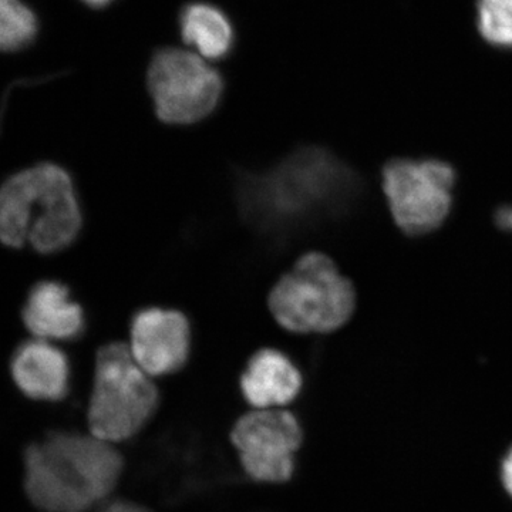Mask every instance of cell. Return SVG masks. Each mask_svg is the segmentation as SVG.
Here are the masks:
<instances>
[{
    "mask_svg": "<svg viewBox=\"0 0 512 512\" xmlns=\"http://www.w3.org/2000/svg\"><path fill=\"white\" fill-rule=\"evenodd\" d=\"M357 194L353 171L328 150L302 147L268 170L235 180L239 214L262 237L288 241L348 211Z\"/></svg>",
    "mask_w": 512,
    "mask_h": 512,
    "instance_id": "1",
    "label": "cell"
},
{
    "mask_svg": "<svg viewBox=\"0 0 512 512\" xmlns=\"http://www.w3.org/2000/svg\"><path fill=\"white\" fill-rule=\"evenodd\" d=\"M123 460L107 441L52 433L25 453V490L46 512H86L109 497Z\"/></svg>",
    "mask_w": 512,
    "mask_h": 512,
    "instance_id": "2",
    "label": "cell"
},
{
    "mask_svg": "<svg viewBox=\"0 0 512 512\" xmlns=\"http://www.w3.org/2000/svg\"><path fill=\"white\" fill-rule=\"evenodd\" d=\"M83 214L72 177L60 165L40 163L0 185V242L56 254L76 241Z\"/></svg>",
    "mask_w": 512,
    "mask_h": 512,
    "instance_id": "3",
    "label": "cell"
},
{
    "mask_svg": "<svg viewBox=\"0 0 512 512\" xmlns=\"http://www.w3.org/2000/svg\"><path fill=\"white\" fill-rule=\"evenodd\" d=\"M356 293L335 262L320 252L298 259L269 293L276 322L293 333H329L352 318Z\"/></svg>",
    "mask_w": 512,
    "mask_h": 512,
    "instance_id": "4",
    "label": "cell"
},
{
    "mask_svg": "<svg viewBox=\"0 0 512 512\" xmlns=\"http://www.w3.org/2000/svg\"><path fill=\"white\" fill-rule=\"evenodd\" d=\"M158 393L130 348L109 343L97 353L89 427L97 439L116 443L143 429L156 412Z\"/></svg>",
    "mask_w": 512,
    "mask_h": 512,
    "instance_id": "5",
    "label": "cell"
},
{
    "mask_svg": "<svg viewBox=\"0 0 512 512\" xmlns=\"http://www.w3.org/2000/svg\"><path fill=\"white\" fill-rule=\"evenodd\" d=\"M147 80L158 119L174 126L207 119L224 93L220 73L205 59L173 47L156 53Z\"/></svg>",
    "mask_w": 512,
    "mask_h": 512,
    "instance_id": "6",
    "label": "cell"
},
{
    "mask_svg": "<svg viewBox=\"0 0 512 512\" xmlns=\"http://www.w3.org/2000/svg\"><path fill=\"white\" fill-rule=\"evenodd\" d=\"M456 173L440 160H393L383 170V191L397 227L424 235L446 221Z\"/></svg>",
    "mask_w": 512,
    "mask_h": 512,
    "instance_id": "7",
    "label": "cell"
},
{
    "mask_svg": "<svg viewBox=\"0 0 512 512\" xmlns=\"http://www.w3.org/2000/svg\"><path fill=\"white\" fill-rule=\"evenodd\" d=\"M232 443L249 477L261 483H284L292 477L302 430L285 410H255L235 424Z\"/></svg>",
    "mask_w": 512,
    "mask_h": 512,
    "instance_id": "8",
    "label": "cell"
},
{
    "mask_svg": "<svg viewBox=\"0 0 512 512\" xmlns=\"http://www.w3.org/2000/svg\"><path fill=\"white\" fill-rule=\"evenodd\" d=\"M131 355L148 376L177 372L187 362L191 328L183 313L173 309L147 308L131 320Z\"/></svg>",
    "mask_w": 512,
    "mask_h": 512,
    "instance_id": "9",
    "label": "cell"
},
{
    "mask_svg": "<svg viewBox=\"0 0 512 512\" xmlns=\"http://www.w3.org/2000/svg\"><path fill=\"white\" fill-rule=\"evenodd\" d=\"M22 318L33 339L50 343L76 340L86 328L82 306L57 281H42L30 289Z\"/></svg>",
    "mask_w": 512,
    "mask_h": 512,
    "instance_id": "10",
    "label": "cell"
},
{
    "mask_svg": "<svg viewBox=\"0 0 512 512\" xmlns=\"http://www.w3.org/2000/svg\"><path fill=\"white\" fill-rule=\"evenodd\" d=\"M10 369L16 386L30 399L59 402L69 392V360L53 343L40 339L22 343L13 353Z\"/></svg>",
    "mask_w": 512,
    "mask_h": 512,
    "instance_id": "11",
    "label": "cell"
},
{
    "mask_svg": "<svg viewBox=\"0 0 512 512\" xmlns=\"http://www.w3.org/2000/svg\"><path fill=\"white\" fill-rule=\"evenodd\" d=\"M302 376L292 360L275 349H262L249 360L241 389L256 410L276 409L291 403L301 392Z\"/></svg>",
    "mask_w": 512,
    "mask_h": 512,
    "instance_id": "12",
    "label": "cell"
},
{
    "mask_svg": "<svg viewBox=\"0 0 512 512\" xmlns=\"http://www.w3.org/2000/svg\"><path fill=\"white\" fill-rule=\"evenodd\" d=\"M184 42L194 47L202 59H222L232 47L234 32L220 9L205 3L187 6L181 15Z\"/></svg>",
    "mask_w": 512,
    "mask_h": 512,
    "instance_id": "13",
    "label": "cell"
},
{
    "mask_svg": "<svg viewBox=\"0 0 512 512\" xmlns=\"http://www.w3.org/2000/svg\"><path fill=\"white\" fill-rule=\"evenodd\" d=\"M36 35L35 12L23 0H0V52H18Z\"/></svg>",
    "mask_w": 512,
    "mask_h": 512,
    "instance_id": "14",
    "label": "cell"
},
{
    "mask_svg": "<svg viewBox=\"0 0 512 512\" xmlns=\"http://www.w3.org/2000/svg\"><path fill=\"white\" fill-rule=\"evenodd\" d=\"M478 29L491 45L512 49V0H478Z\"/></svg>",
    "mask_w": 512,
    "mask_h": 512,
    "instance_id": "15",
    "label": "cell"
},
{
    "mask_svg": "<svg viewBox=\"0 0 512 512\" xmlns=\"http://www.w3.org/2000/svg\"><path fill=\"white\" fill-rule=\"evenodd\" d=\"M501 478H503L505 490L512 497V447L504 458L503 467H501Z\"/></svg>",
    "mask_w": 512,
    "mask_h": 512,
    "instance_id": "16",
    "label": "cell"
},
{
    "mask_svg": "<svg viewBox=\"0 0 512 512\" xmlns=\"http://www.w3.org/2000/svg\"><path fill=\"white\" fill-rule=\"evenodd\" d=\"M495 222L504 231L512 232V205H505L495 214Z\"/></svg>",
    "mask_w": 512,
    "mask_h": 512,
    "instance_id": "17",
    "label": "cell"
},
{
    "mask_svg": "<svg viewBox=\"0 0 512 512\" xmlns=\"http://www.w3.org/2000/svg\"><path fill=\"white\" fill-rule=\"evenodd\" d=\"M100 512H150L131 503H113Z\"/></svg>",
    "mask_w": 512,
    "mask_h": 512,
    "instance_id": "18",
    "label": "cell"
},
{
    "mask_svg": "<svg viewBox=\"0 0 512 512\" xmlns=\"http://www.w3.org/2000/svg\"><path fill=\"white\" fill-rule=\"evenodd\" d=\"M83 2L93 8H103V6L109 5L111 0H83Z\"/></svg>",
    "mask_w": 512,
    "mask_h": 512,
    "instance_id": "19",
    "label": "cell"
}]
</instances>
